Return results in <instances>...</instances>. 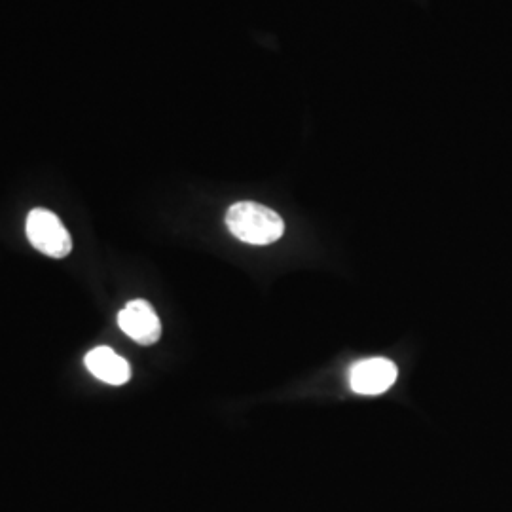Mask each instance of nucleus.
I'll use <instances>...</instances> for the list:
<instances>
[{"label": "nucleus", "instance_id": "nucleus-4", "mask_svg": "<svg viewBox=\"0 0 512 512\" xmlns=\"http://www.w3.org/2000/svg\"><path fill=\"white\" fill-rule=\"evenodd\" d=\"M118 325L141 346H152L162 336V323L147 300H131L118 313Z\"/></svg>", "mask_w": 512, "mask_h": 512}, {"label": "nucleus", "instance_id": "nucleus-3", "mask_svg": "<svg viewBox=\"0 0 512 512\" xmlns=\"http://www.w3.org/2000/svg\"><path fill=\"white\" fill-rule=\"evenodd\" d=\"M399 370L393 361L384 357H372L359 361L349 370V387L357 395L376 397L391 389L397 382Z\"/></svg>", "mask_w": 512, "mask_h": 512}, {"label": "nucleus", "instance_id": "nucleus-1", "mask_svg": "<svg viewBox=\"0 0 512 512\" xmlns=\"http://www.w3.org/2000/svg\"><path fill=\"white\" fill-rule=\"evenodd\" d=\"M226 226L239 241L249 245H270L283 236L285 222L266 205L234 203L226 213Z\"/></svg>", "mask_w": 512, "mask_h": 512}, {"label": "nucleus", "instance_id": "nucleus-2", "mask_svg": "<svg viewBox=\"0 0 512 512\" xmlns=\"http://www.w3.org/2000/svg\"><path fill=\"white\" fill-rule=\"evenodd\" d=\"M27 238L42 255L65 258L73 251V239L61 219L48 209H33L25 224Z\"/></svg>", "mask_w": 512, "mask_h": 512}, {"label": "nucleus", "instance_id": "nucleus-5", "mask_svg": "<svg viewBox=\"0 0 512 512\" xmlns=\"http://www.w3.org/2000/svg\"><path fill=\"white\" fill-rule=\"evenodd\" d=\"M84 365L99 382L109 385L128 384L131 366L128 361L110 348H95L84 357Z\"/></svg>", "mask_w": 512, "mask_h": 512}]
</instances>
